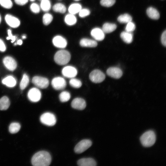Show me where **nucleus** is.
<instances>
[{"mask_svg":"<svg viewBox=\"0 0 166 166\" xmlns=\"http://www.w3.org/2000/svg\"><path fill=\"white\" fill-rule=\"evenodd\" d=\"M116 28L115 24L107 22L103 24L102 29L104 33H109L114 31Z\"/></svg>","mask_w":166,"mask_h":166,"instance_id":"4be33fe9","label":"nucleus"},{"mask_svg":"<svg viewBox=\"0 0 166 166\" xmlns=\"http://www.w3.org/2000/svg\"><path fill=\"white\" fill-rule=\"evenodd\" d=\"M2 82L3 84L10 87H14L16 84L15 79L11 76H8L3 79Z\"/></svg>","mask_w":166,"mask_h":166,"instance_id":"aec40b11","label":"nucleus"},{"mask_svg":"<svg viewBox=\"0 0 166 166\" xmlns=\"http://www.w3.org/2000/svg\"><path fill=\"white\" fill-rule=\"evenodd\" d=\"M27 95L29 100L33 102L38 101L41 97L40 91L36 88H33L30 89L28 92Z\"/></svg>","mask_w":166,"mask_h":166,"instance_id":"1a4fd4ad","label":"nucleus"},{"mask_svg":"<svg viewBox=\"0 0 166 166\" xmlns=\"http://www.w3.org/2000/svg\"><path fill=\"white\" fill-rule=\"evenodd\" d=\"M30 10L35 13H38L40 11V8L39 5L36 3H32L30 6Z\"/></svg>","mask_w":166,"mask_h":166,"instance_id":"4c0bfd02","label":"nucleus"},{"mask_svg":"<svg viewBox=\"0 0 166 166\" xmlns=\"http://www.w3.org/2000/svg\"><path fill=\"white\" fill-rule=\"evenodd\" d=\"M26 38V35H23L22 36V38L23 39H25Z\"/></svg>","mask_w":166,"mask_h":166,"instance_id":"c03bdc74","label":"nucleus"},{"mask_svg":"<svg viewBox=\"0 0 166 166\" xmlns=\"http://www.w3.org/2000/svg\"><path fill=\"white\" fill-rule=\"evenodd\" d=\"M140 140L141 144L144 147H151L156 142V134L152 130L148 131L141 135Z\"/></svg>","mask_w":166,"mask_h":166,"instance_id":"f03ea898","label":"nucleus"},{"mask_svg":"<svg viewBox=\"0 0 166 166\" xmlns=\"http://www.w3.org/2000/svg\"><path fill=\"white\" fill-rule=\"evenodd\" d=\"M90 14V10L86 8L81 9L79 12V16L81 18L85 17Z\"/></svg>","mask_w":166,"mask_h":166,"instance_id":"e433bc0d","label":"nucleus"},{"mask_svg":"<svg viewBox=\"0 0 166 166\" xmlns=\"http://www.w3.org/2000/svg\"><path fill=\"white\" fill-rule=\"evenodd\" d=\"M70 98V93L66 91L62 92L59 95V98L61 101L65 102L68 101Z\"/></svg>","mask_w":166,"mask_h":166,"instance_id":"7c9ffc66","label":"nucleus"},{"mask_svg":"<svg viewBox=\"0 0 166 166\" xmlns=\"http://www.w3.org/2000/svg\"><path fill=\"white\" fill-rule=\"evenodd\" d=\"M53 9L55 12L61 13H65L66 10L65 6L64 4L60 3L54 5Z\"/></svg>","mask_w":166,"mask_h":166,"instance_id":"bb28decb","label":"nucleus"},{"mask_svg":"<svg viewBox=\"0 0 166 166\" xmlns=\"http://www.w3.org/2000/svg\"><path fill=\"white\" fill-rule=\"evenodd\" d=\"M70 85L75 88H80L82 85V83L79 80L74 78H71L69 81Z\"/></svg>","mask_w":166,"mask_h":166,"instance_id":"2f4dec72","label":"nucleus"},{"mask_svg":"<svg viewBox=\"0 0 166 166\" xmlns=\"http://www.w3.org/2000/svg\"><path fill=\"white\" fill-rule=\"evenodd\" d=\"M29 81L28 76L26 74H24L20 84V89L22 90L24 89L28 85Z\"/></svg>","mask_w":166,"mask_h":166,"instance_id":"c756f323","label":"nucleus"},{"mask_svg":"<svg viewBox=\"0 0 166 166\" xmlns=\"http://www.w3.org/2000/svg\"><path fill=\"white\" fill-rule=\"evenodd\" d=\"M39 0L41 1L42 0Z\"/></svg>","mask_w":166,"mask_h":166,"instance_id":"09e8293b","label":"nucleus"},{"mask_svg":"<svg viewBox=\"0 0 166 166\" xmlns=\"http://www.w3.org/2000/svg\"><path fill=\"white\" fill-rule=\"evenodd\" d=\"M14 1L17 4L22 6L26 4L28 2V0H14Z\"/></svg>","mask_w":166,"mask_h":166,"instance_id":"a19ab883","label":"nucleus"},{"mask_svg":"<svg viewBox=\"0 0 166 166\" xmlns=\"http://www.w3.org/2000/svg\"><path fill=\"white\" fill-rule=\"evenodd\" d=\"M41 3V8L44 11H49L51 8V4L49 0H42Z\"/></svg>","mask_w":166,"mask_h":166,"instance_id":"c85d7f7f","label":"nucleus"},{"mask_svg":"<svg viewBox=\"0 0 166 166\" xmlns=\"http://www.w3.org/2000/svg\"><path fill=\"white\" fill-rule=\"evenodd\" d=\"M71 58L70 53L65 50H61L57 51L54 56V60L60 65L66 64L69 61Z\"/></svg>","mask_w":166,"mask_h":166,"instance_id":"7ed1b4c3","label":"nucleus"},{"mask_svg":"<svg viewBox=\"0 0 166 166\" xmlns=\"http://www.w3.org/2000/svg\"><path fill=\"white\" fill-rule=\"evenodd\" d=\"M7 32L8 35V37H7V39H11L12 40L11 42L13 43L16 40V37L14 36H13L12 34L11 31L10 30H8L7 31Z\"/></svg>","mask_w":166,"mask_h":166,"instance_id":"58836bf2","label":"nucleus"},{"mask_svg":"<svg viewBox=\"0 0 166 166\" xmlns=\"http://www.w3.org/2000/svg\"><path fill=\"white\" fill-rule=\"evenodd\" d=\"M62 73L65 77L71 78L76 76L77 72L75 67L72 66H67L63 69Z\"/></svg>","mask_w":166,"mask_h":166,"instance_id":"9d476101","label":"nucleus"},{"mask_svg":"<svg viewBox=\"0 0 166 166\" xmlns=\"http://www.w3.org/2000/svg\"><path fill=\"white\" fill-rule=\"evenodd\" d=\"M21 128V125L18 122H13L10 125L9 130L10 132L12 134H14L18 132Z\"/></svg>","mask_w":166,"mask_h":166,"instance_id":"cd10ccee","label":"nucleus"},{"mask_svg":"<svg viewBox=\"0 0 166 166\" xmlns=\"http://www.w3.org/2000/svg\"><path fill=\"white\" fill-rule=\"evenodd\" d=\"M10 102L9 98L4 96L0 99V110H7L10 106Z\"/></svg>","mask_w":166,"mask_h":166,"instance_id":"412c9836","label":"nucleus"},{"mask_svg":"<svg viewBox=\"0 0 166 166\" xmlns=\"http://www.w3.org/2000/svg\"><path fill=\"white\" fill-rule=\"evenodd\" d=\"M92 141L89 140H83L79 142L75 146L74 151L77 153H81L85 151L92 145Z\"/></svg>","mask_w":166,"mask_h":166,"instance_id":"423d86ee","label":"nucleus"},{"mask_svg":"<svg viewBox=\"0 0 166 166\" xmlns=\"http://www.w3.org/2000/svg\"><path fill=\"white\" fill-rule=\"evenodd\" d=\"M31 1H35V0H30Z\"/></svg>","mask_w":166,"mask_h":166,"instance_id":"a18cd8bd","label":"nucleus"},{"mask_svg":"<svg viewBox=\"0 0 166 166\" xmlns=\"http://www.w3.org/2000/svg\"><path fill=\"white\" fill-rule=\"evenodd\" d=\"M40 120L42 124L49 126L54 125L56 122V119L55 115L49 112L43 114L40 117Z\"/></svg>","mask_w":166,"mask_h":166,"instance_id":"20e7f679","label":"nucleus"},{"mask_svg":"<svg viewBox=\"0 0 166 166\" xmlns=\"http://www.w3.org/2000/svg\"><path fill=\"white\" fill-rule=\"evenodd\" d=\"M53 19L52 15L49 13H46L43 17V22L45 25H48L52 21Z\"/></svg>","mask_w":166,"mask_h":166,"instance_id":"473e14b6","label":"nucleus"},{"mask_svg":"<svg viewBox=\"0 0 166 166\" xmlns=\"http://www.w3.org/2000/svg\"><path fill=\"white\" fill-rule=\"evenodd\" d=\"M77 164L80 166H95L97 163L94 160L91 158H83L79 160Z\"/></svg>","mask_w":166,"mask_h":166,"instance_id":"f3484780","label":"nucleus"},{"mask_svg":"<svg viewBox=\"0 0 166 166\" xmlns=\"http://www.w3.org/2000/svg\"><path fill=\"white\" fill-rule=\"evenodd\" d=\"M105 76L104 73L99 69H95L92 71L89 75L90 80L94 83H100L105 79Z\"/></svg>","mask_w":166,"mask_h":166,"instance_id":"39448f33","label":"nucleus"},{"mask_svg":"<svg viewBox=\"0 0 166 166\" xmlns=\"http://www.w3.org/2000/svg\"><path fill=\"white\" fill-rule=\"evenodd\" d=\"M32 82L36 86L41 89L47 88L49 84L48 79L38 76L34 77L32 79Z\"/></svg>","mask_w":166,"mask_h":166,"instance_id":"0eeeda50","label":"nucleus"},{"mask_svg":"<svg viewBox=\"0 0 166 166\" xmlns=\"http://www.w3.org/2000/svg\"><path fill=\"white\" fill-rule=\"evenodd\" d=\"M121 39L126 43L129 44L133 40V35L131 33L125 31L122 32L120 35Z\"/></svg>","mask_w":166,"mask_h":166,"instance_id":"5701e85b","label":"nucleus"},{"mask_svg":"<svg viewBox=\"0 0 166 166\" xmlns=\"http://www.w3.org/2000/svg\"><path fill=\"white\" fill-rule=\"evenodd\" d=\"M82 9L80 4L74 3L71 4L69 7L68 11L70 14L74 15L79 13Z\"/></svg>","mask_w":166,"mask_h":166,"instance_id":"393cba45","label":"nucleus"},{"mask_svg":"<svg viewBox=\"0 0 166 166\" xmlns=\"http://www.w3.org/2000/svg\"><path fill=\"white\" fill-rule=\"evenodd\" d=\"M71 105L74 109L82 110L85 108L86 103L84 99L81 98H76L72 101Z\"/></svg>","mask_w":166,"mask_h":166,"instance_id":"4468645a","label":"nucleus"},{"mask_svg":"<svg viewBox=\"0 0 166 166\" xmlns=\"http://www.w3.org/2000/svg\"><path fill=\"white\" fill-rule=\"evenodd\" d=\"M16 43V45H21L22 43V40L21 39L18 40Z\"/></svg>","mask_w":166,"mask_h":166,"instance_id":"37998d69","label":"nucleus"},{"mask_svg":"<svg viewBox=\"0 0 166 166\" xmlns=\"http://www.w3.org/2000/svg\"><path fill=\"white\" fill-rule=\"evenodd\" d=\"M1 16H0V22H1Z\"/></svg>","mask_w":166,"mask_h":166,"instance_id":"49530a36","label":"nucleus"},{"mask_svg":"<svg viewBox=\"0 0 166 166\" xmlns=\"http://www.w3.org/2000/svg\"><path fill=\"white\" fill-rule=\"evenodd\" d=\"M64 21L67 25L72 26L76 24L77 19L74 14H70L65 16Z\"/></svg>","mask_w":166,"mask_h":166,"instance_id":"b1692460","label":"nucleus"},{"mask_svg":"<svg viewBox=\"0 0 166 166\" xmlns=\"http://www.w3.org/2000/svg\"><path fill=\"white\" fill-rule=\"evenodd\" d=\"M51 84L54 89L57 90H61L65 88L66 83L64 78L58 77H55L52 79Z\"/></svg>","mask_w":166,"mask_h":166,"instance_id":"6e6552de","label":"nucleus"},{"mask_svg":"<svg viewBox=\"0 0 166 166\" xmlns=\"http://www.w3.org/2000/svg\"><path fill=\"white\" fill-rule=\"evenodd\" d=\"M161 42L163 45L166 46V30H165L162 34L161 38Z\"/></svg>","mask_w":166,"mask_h":166,"instance_id":"ea45409f","label":"nucleus"},{"mask_svg":"<svg viewBox=\"0 0 166 166\" xmlns=\"http://www.w3.org/2000/svg\"><path fill=\"white\" fill-rule=\"evenodd\" d=\"M75 0V1H79V0Z\"/></svg>","mask_w":166,"mask_h":166,"instance_id":"de8ad7c7","label":"nucleus"},{"mask_svg":"<svg viewBox=\"0 0 166 166\" xmlns=\"http://www.w3.org/2000/svg\"><path fill=\"white\" fill-rule=\"evenodd\" d=\"M80 44L81 46L83 47H95L97 46V43L94 40L84 38L80 40Z\"/></svg>","mask_w":166,"mask_h":166,"instance_id":"a211bd4d","label":"nucleus"},{"mask_svg":"<svg viewBox=\"0 0 166 166\" xmlns=\"http://www.w3.org/2000/svg\"><path fill=\"white\" fill-rule=\"evenodd\" d=\"M5 19L8 25L12 28H17L20 24V21L18 18L9 14L6 15Z\"/></svg>","mask_w":166,"mask_h":166,"instance_id":"2eb2a0df","label":"nucleus"},{"mask_svg":"<svg viewBox=\"0 0 166 166\" xmlns=\"http://www.w3.org/2000/svg\"><path fill=\"white\" fill-rule=\"evenodd\" d=\"M51 161L50 154L47 151H40L35 154L31 159L32 164L34 166H48Z\"/></svg>","mask_w":166,"mask_h":166,"instance_id":"f257e3e1","label":"nucleus"},{"mask_svg":"<svg viewBox=\"0 0 166 166\" xmlns=\"http://www.w3.org/2000/svg\"><path fill=\"white\" fill-rule=\"evenodd\" d=\"M148 16L151 18L157 20L159 18L160 15L158 11L152 7L148 8L146 11Z\"/></svg>","mask_w":166,"mask_h":166,"instance_id":"6ab92c4d","label":"nucleus"},{"mask_svg":"<svg viewBox=\"0 0 166 166\" xmlns=\"http://www.w3.org/2000/svg\"><path fill=\"white\" fill-rule=\"evenodd\" d=\"M136 28L135 24L131 21L127 23V24L125 27V31L131 33Z\"/></svg>","mask_w":166,"mask_h":166,"instance_id":"c9c22d12","label":"nucleus"},{"mask_svg":"<svg viewBox=\"0 0 166 166\" xmlns=\"http://www.w3.org/2000/svg\"><path fill=\"white\" fill-rule=\"evenodd\" d=\"M91 36L96 40L101 41L105 38V33L102 29L95 28L93 29L90 33Z\"/></svg>","mask_w":166,"mask_h":166,"instance_id":"dca6fc26","label":"nucleus"},{"mask_svg":"<svg viewBox=\"0 0 166 166\" xmlns=\"http://www.w3.org/2000/svg\"><path fill=\"white\" fill-rule=\"evenodd\" d=\"M132 17L128 14H125L120 15L117 18L118 21L121 23H128L132 21Z\"/></svg>","mask_w":166,"mask_h":166,"instance_id":"a878e982","label":"nucleus"},{"mask_svg":"<svg viewBox=\"0 0 166 166\" xmlns=\"http://www.w3.org/2000/svg\"><path fill=\"white\" fill-rule=\"evenodd\" d=\"M0 4L6 9H10L13 6V3L11 0H0Z\"/></svg>","mask_w":166,"mask_h":166,"instance_id":"72a5a7b5","label":"nucleus"},{"mask_svg":"<svg viewBox=\"0 0 166 166\" xmlns=\"http://www.w3.org/2000/svg\"><path fill=\"white\" fill-rule=\"evenodd\" d=\"M3 63L5 67L9 70H14L16 68L17 64L15 60L10 56H6L3 59Z\"/></svg>","mask_w":166,"mask_h":166,"instance_id":"9b49d317","label":"nucleus"},{"mask_svg":"<svg viewBox=\"0 0 166 166\" xmlns=\"http://www.w3.org/2000/svg\"><path fill=\"white\" fill-rule=\"evenodd\" d=\"M115 2V0H101L100 4L104 6L109 7L113 5Z\"/></svg>","mask_w":166,"mask_h":166,"instance_id":"f704fd0d","label":"nucleus"},{"mask_svg":"<svg viewBox=\"0 0 166 166\" xmlns=\"http://www.w3.org/2000/svg\"><path fill=\"white\" fill-rule=\"evenodd\" d=\"M52 42L53 45L56 47L60 48H64L67 45L66 40L63 37L57 35L53 38Z\"/></svg>","mask_w":166,"mask_h":166,"instance_id":"ddd939ff","label":"nucleus"},{"mask_svg":"<svg viewBox=\"0 0 166 166\" xmlns=\"http://www.w3.org/2000/svg\"><path fill=\"white\" fill-rule=\"evenodd\" d=\"M107 74L110 77L115 78H120L123 74L121 70L116 67H112L109 68L106 71Z\"/></svg>","mask_w":166,"mask_h":166,"instance_id":"f8f14e48","label":"nucleus"},{"mask_svg":"<svg viewBox=\"0 0 166 166\" xmlns=\"http://www.w3.org/2000/svg\"><path fill=\"white\" fill-rule=\"evenodd\" d=\"M6 50L5 45L3 41L0 39V51L2 52H4Z\"/></svg>","mask_w":166,"mask_h":166,"instance_id":"79ce46f5","label":"nucleus"}]
</instances>
